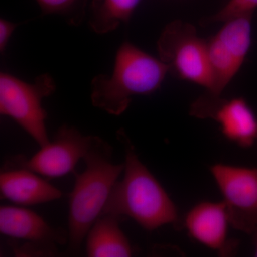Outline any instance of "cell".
<instances>
[{
  "instance_id": "1",
  "label": "cell",
  "mask_w": 257,
  "mask_h": 257,
  "mask_svg": "<svg viewBox=\"0 0 257 257\" xmlns=\"http://www.w3.org/2000/svg\"><path fill=\"white\" fill-rule=\"evenodd\" d=\"M117 138L124 147V177L115 183L101 214L131 218L150 231L177 224L178 209L167 191L139 159L123 130Z\"/></svg>"
},
{
  "instance_id": "2",
  "label": "cell",
  "mask_w": 257,
  "mask_h": 257,
  "mask_svg": "<svg viewBox=\"0 0 257 257\" xmlns=\"http://www.w3.org/2000/svg\"><path fill=\"white\" fill-rule=\"evenodd\" d=\"M168 72L160 58L124 42L116 51L110 75L99 74L92 79V104L119 116L127 109L133 96L150 95L158 90Z\"/></svg>"
},
{
  "instance_id": "3",
  "label": "cell",
  "mask_w": 257,
  "mask_h": 257,
  "mask_svg": "<svg viewBox=\"0 0 257 257\" xmlns=\"http://www.w3.org/2000/svg\"><path fill=\"white\" fill-rule=\"evenodd\" d=\"M86 168L76 175L69 194L68 243L70 251L77 253L88 231L102 214L115 183L124 170V163L114 164L112 149L94 136L84 157Z\"/></svg>"
},
{
  "instance_id": "4",
  "label": "cell",
  "mask_w": 257,
  "mask_h": 257,
  "mask_svg": "<svg viewBox=\"0 0 257 257\" xmlns=\"http://www.w3.org/2000/svg\"><path fill=\"white\" fill-rule=\"evenodd\" d=\"M52 76L42 74L28 82L7 72L0 74V113L14 120L40 147L50 143L43 99L55 92Z\"/></svg>"
},
{
  "instance_id": "5",
  "label": "cell",
  "mask_w": 257,
  "mask_h": 257,
  "mask_svg": "<svg viewBox=\"0 0 257 257\" xmlns=\"http://www.w3.org/2000/svg\"><path fill=\"white\" fill-rule=\"evenodd\" d=\"M159 58L177 78L194 83L210 92L212 79L207 40L192 24L175 20L167 25L157 41Z\"/></svg>"
},
{
  "instance_id": "6",
  "label": "cell",
  "mask_w": 257,
  "mask_h": 257,
  "mask_svg": "<svg viewBox=\"0 0 257 257\" xmlns=\"http://www.w3.org/2000/svg\"><path fill=\"white\" fill-rule=\"evenodd\" d=\"M252 15L226 20L216 35L207 40L212 79V88L208 92L221 95L241 69L251 47Z\"/></svg>"
},
{
  "instance_id": "7",
  "label": "cell",
  "mask_w": 257,
  "mask_h": 257,
  "mask_svg": "<svg viewBox=\"0 0 257 257\" xmlns=\"http://www.w3.org/2000/svg\"><path fill=\"white\" fill-rule=\"evenodd\" d=\"M210 172L223 198L230 224L234 229L257 234V167L215 164Z\"/></svg>"
},
{
  "instance_id": "8",
  "label": "cell",
  "mask_w": 257,
  "mask_h": 257,
  "mask_svg": "<svg viewBox=\"0 0 257 257\" xmlns=\"http://www.w3.org/2000/svg\"><path fill=\"white\" fill-rule=\"evenodd\" d=\"M94 136L82 135L77 128L64 124L52 141L40 147L31 158L14 157L6 168H24L37 175L57 178L70 173L92 146Z\"/></svg>"
},
{
  "instance_id": "9",
  "label": "cell",
  "mask_w": 257,
  "mask_h": 257,
  "mask_svg": "<svg viewBox=\"0 0 257 257\" xmlns=\"http://www.w3.org/2000/svg\"><path fill=\"white\" fill-rule=\"evenodd\" d=\"M189 113L214 120L225 138L238 146L249 148L257 140V116L244 98L224 99L207 92L192 103Z\"/></svg>"
},
{
  "instance_id": "10",
  "label": "cell",
  "mask_w": 257,
  "mask_h": 257,
  "mask_svg": "<svg viewBox=\"0 0 257 257\" xmlns=\"http://www.w3.org/2000/svg\"><path fill=\"white\" fill-rule=\"evenodd\" d=\"M0 232L28 241L20 254L26 250L29 254H54L57 244L68 243V234L54 229L33 211L14 206L0 207Z\"/></svg>"
},
{
  "instance_id": "11",
  "label": "cell",
  "mask_w": 257,
  "mask_h": 257,
  "mask_svg": "<svg viewBox=\"0 0 257 257\" xmlns=\"http://www.w3.org/2000/svg\"><path fill=\"white\" fill-rule=\"evenodd\" d=\"M229 216L224 202L203 201L186 214L183 225L189 234L207 247L228 256L237 248V241L228 239Z\"/></svg>"
},
{
  "instance_id": "12",
  "label": "cell",
  "mask_w": 257,
  "mask_h": 257,
  "mask_svg": "<svg viewBox=\"0 0 257 257\" xmlns=\"http://www.w3.org/2000/svg\"><path fill=\"white\" fill-rule=\"evenodd\" d=\"M1 199L22 206L52 202L62 192L37 174L24 168H6L0 174Z\"/></svg>"
},
{
  "instance_id": "13",
  "label": "cell",
  "mask_w": 257,
  "mask_h": 257,
  "mask_svg": "<svg viewBox=\"0 0 257 257\" xmlns=\"http://www.w3.org/2000/svg\"><path fill=\"white\" fill-rule=\"evenodd\" d=\"M121 219L101 214L88 231L86 251L89 257H128L133 248L119 226Z\"/></svg>"
},
{
  "instance_id": "14",
  "label": "cell",
  "mask_w": 257,
  "mask_h": 257,
  "mask_svg": "<svg viewBox=\"0 0 257 257\" xmlns=\"http://www.w3.org/2000/svg\"><path fill=\"white\" fill-rule=\"evenodd\" d=\"M142 0H93L89 10V24L97 34L114 31L127 23Z\"/></svg>"
},
{
  "instance_id": "15",
  "label": "cell",
  "mask_w": 257,
  "mask_h": 257,
  "mask_svg": "<svg viewBox=\"0 0 257 257\" xmlns=\"http://www.w3.org/2000/svg\"><path fill=\"white\" fill-rule=\"evenodd\" d=\"M44 15H59L72 26L85 18L87 0H35Z\"/></svg>"
},
{
  "instance_id": "16",
  "label": "cell",
  "mask_w": 257,
  "mask_h": 257,
  "mask_svg": "<svg viewBox=\"0 0 257 257\" xmlns=\"http://www.w3.org/2000/svg\"><path fill=\"white\" fill-rule=\"evenodd\" d=\"M256 8L257 0H229L215 15L206 19L204 23H224L240 15L253 14Z\"/></svg>"
},
{
  "instance_id": "17",
  "label": "cell",
  "mask_w": 257,
  "mask_h": 257,
  "mask_svg": "<svg viewBox=\"0 0 257 257\" xmlns=\"http://www.w3.org/2000/svg\"><path fill=\"white\" fill-rule=\"evenodd\" d=\"M18 25L5 19L0 20V52L2 53L6 50L10 37Z\"/></svg>"
},
{
  "instance_id": "18",
  "label": "cell",
  "mask_w": 257,
  "mask_h": 257,
  "mask_svg": "<svg viewBox=\"0 0 257 257\" xmlns=\"http://www.w3.org/2000/svg\"><path fill=\"white\" fill-rule=\"evenodd\" d=\"M253 241H254V248H255V256H257V234L253 236Z\"/></svg>"
}]
</instances>
